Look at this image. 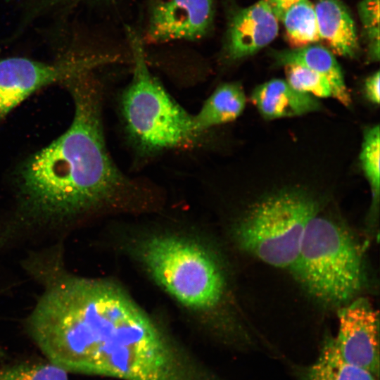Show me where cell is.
<instances>
[{"mask_svg":"<svg viewBox=\"0 0 380 380\" xmlns=\"http://www.w3.org/2000/svg\"><path fill=\"white\" fill-rule=\"evenodd\" d=\"M88 73L66 82L75 105L69 128L21 167L19 189L31 211L46 216L77 214L120 199L136 186L107 150L101 91Z\"/></svg>","mask_w":380,"mask_h":380,"instance_id":"1","label":"cell"},{"mask_svg":"<svg viewBox=\"0 0 380 380\" xmlns=\"http://www.w3.org/2000/svg\"><path fill=\"white\" fill-rule=\"evenodd\" d=\"M128 35L134 68L122 93L120 108L129 139L144 154L194 145L203 134L196 130L193 115L150 72L139 37L132 30Z\"/></svg>","mask_w":380,"mask_h":380,"instance_id":"2","label":"cell"},{"mask_svg":"<svg viewBox=\"0 0 380 380\" xmlns=\"http://www.w3.org/2000/svg\"><path fill=\"white\" fill-rule=\"evenodd\" d=\"M291 270L314 298L338 308L357 297L365 280L362 253L352 234L318 213L306 227Z\"/></svg>","mask_w":380,"mask_h":380,"instance_id":"3","label":"cell"},{"mask_svg":"<svg viewBox=\"0 0 380 380\" xmlns=\"http://www.w3.org/2000/svg\"><path fill=\"white\" fill-rule=\"evenodd\" d=\"M139 255L154 281L184 306L208 310L221 300L224 274L215 258L198 243L156 235L144 241Z\"/></svg>","mask_w":380,"mask_h":380,"instance_id":"4","label":"cell"},{"mask_svg":"<svg viewBox=\"0 0 380 380\" xmlns=\"http://www.w3.org/2000/svg\"><path fill=\"white\" fill-rule=\"evenodd\" d=\"M317 213V201L308 194L279 191L248 210L236 226L235 239L241 249L265 263L291 269L306 227Z\"/></svg>","mask_w":380,"mask_h":380,"instance_id":"5","label":"cell"},{"mask_svg":"<svg viewBox=\"0 0 380 380\" xmlns=\"http://www.w3.org/2000/svg\"><path fill=\"white\" fill-rule=\"evenodd\" d=\"M92 374L125 380H213L156 330L112 346L96 360Z\"/></svg>","mask_w":380,"mask_h":380,"instance_id":"6","label":"cell"},{"mask_svg":"<svg viewBox=\"0 0 380 380\" xmlns=\"http://www.w3.org/2000/svg\"><path fill=\"white\" fill-rule=\"evenodd\" d=\"M103 61L95 57L71 58L54 64L18 57L0 61V122L37 90L66 82Z\"/></svg>","mask_w":380,"mask_h":380,"instance_id":"7","label":"cell"},{"mask_svg":"<svg viewBox=\"0 0 380 380\" xmlns=\"http://www.w3.org/2000/svg\"><path fill=\"white\" fill-rule=\"evenodd\" d=\"M334 337L342 356L379 376V313L369 300L357 297L338 308Z\"/></svg>","mask_w":380,"mask_h":380,"instance_id":"8","label":"cell"},{"mask_svg":"<svg viewBox=\"0 0 380 380\" xmlns=\"http://www.w3.org/2000/svg\"><path fill=\"white\" fill-rule=\"evenodd\" d=\"M213 18L214 0H162L151 12L145 39H199L209 32Z\"/></svg>","mask_w":380,"mask_h":380,"instance_id":"9","label":"cell"},{"mask_svg":"<svg viewBox=\"0 0 380 380\" xmlns=\"http://www.w3.org/2000/svg\"><path fill=\"white\" fill-rule=\"evenodd\" d=\"M279 20L265 0L239 10L229 26L226 52L236 61L251 56L277 36Z\"/></svg>","mask_w":380,"mask_h":380,"instance_id":"10","label":"cell"},{"mask_svg":"<svg viewBox=\"0 0 380 380\" xmlns=\"http://www.w3.org/2000/svg\"><path fill=\"white\" fill-rule=\"evenodd\" d=\"M251 100L267 120L300 116L322 108L317 98L294 89L281 79H272L256 87Z\"/></svg>","mask_w":380,"mask_h":380,"instance_id":"11","label":"cell"},{"mask_svg":"<svg viewBox=\"0 0 380 380\" xmlns=\"http://www.w3.org/2000/svg\"><path fill=\"white\" fill-rule=\"evenodd\" d=\"M319 40L334 54L353 57L358 51L354 20L340 0H316L314 4Z\"/></svg>","mask_w":380,"mask_h":380,"instance_id":"12","label":"cell"},{"mask_svg":"<svg viewBox=\"0 0 380 380\" xmlns=\"http://www.w3.org/2000/svg\"><path fill=\"white\" fill-rule=\"evenodd\" d=\"M274 56L279 65L298 64L320 75L330 84L333 98L346 107L350 106L352 100L341 66L326 46L312 44L279 51Z\"/></svg>","mask_w":380,"mask_h":380,"instance_id":"13","label":"cell"},{"mask_svg":"<svg viewBox=\"0 0 380 380\" xmlns=\"http://www.w3.org/2000/svg\"><path fill=\"white\" fill-rule=\"evenodd\" d=\"M294 371L299 380H379L372 372L346 360L331 336L324 338L315 360L296 366Z\"/></svg>","mask_w":380,"mask_h":380,"instance_id":"14","label":"cell"},{"mask_svg":"<svg viewBox=\"0 0 380 380\" xmlns=\"http://www.w3.org/2000/svg\"><path fill=\"white\" fill-rule=\"evenodd\" d=\"M246 103V95L239 83L222 84L193 115L194 127L204 135L211 128L235 120L243 113Z\"/></svg>","mask_w":380,"mask_h":380,"instance_id":"15","label":"cell"},{"mask_svg":"<svg viewBox=\"0 0 380 380\" xmlns=\"http://www.w3.org/2000/svg\"><path fill=\"white\" fill-rule=\"evenodd\" d=\"M292 49L315 44L319 40L314 4L300 1L288 8L281 17Z\"/></svg>","mask_w":380,"mask_h":380,"instance_id":"16","label":"cell"},{"mask_svg":"<svg viewBox=\"0 0 380 380\" xmlns=\"http://www.w3.org/2000/svg\"><path fill=\"white\" fill-rule=\"evenodd\" d=\"M360 161L372 194V213L378 211L380 191V129L374 125L365 131Z\"/></svg>","mask_w":380,"mask_h":380,"instance_id":"17","label":"cell"},{"mask_svg":"<svg viewBox=\"0 0 380 380\" xmlns=\"http://www.w3.org/2000/svg\"><path fill=\"white\" fill-rule=\"evenodd\" d=\"M284 67L285 80L294 89L316 98L333 97L330 84L320 75L298 64L289 63Z\"/></svg>","mask_w":380,"mask_h":380,"instance_id":"18","label":"cell"},{"mask_svg":"<svg viewBox=\"0 0 380 380\" xmlns=\"http://www.w3.org/2000/svg\"><path fill=\"white\" fill-rule=\"evenodd\" d=\"M0 380H68L67 372L49 363L18 364L0 367Z\"/></svg>","mask_w":380,"mask_h":380,"instance_id":"19","label":"cell"},{"mask_svg":"<svg viewBox=\"0 0 380 380\" xmlns=\"http://www.w3.org/2000/svg\"><path fill=\"white\" fill-rule=\"evenodd\" d=\"M359 16L369 41V56L379 60V0H362L358 5Z\"/></svg>","mask_w":380,"mask_h":380,"instance_id":"20","label":"cell"},{"mask_svg":"<svg viewBox=\"0 0 380 380\" xmlns=\"http://www.w3.org/2000/svg\"><path fill=\"white\" fill-rule=\"evenodd\" d=\"M380 72L376 71L365 81L364 91L367 99L378 105L380 101Z\"/></svg>","mask_w":380,"mask_h":380,"instance_id":"21","label":"cell"},{"mask_svg":"<svg viewBox=\"0 0 380 380\" xmlns=\"http://www.w3.org/2000/svg\"><path fill=\"white\" fill-rule=\"evenodd\" d=\"M279 20L284 13L291 6L305 0H265Z\"/></svg>","mask_w":380,"mask_h":380,"instance_id":"22","label":"cell"}]
</instances>
